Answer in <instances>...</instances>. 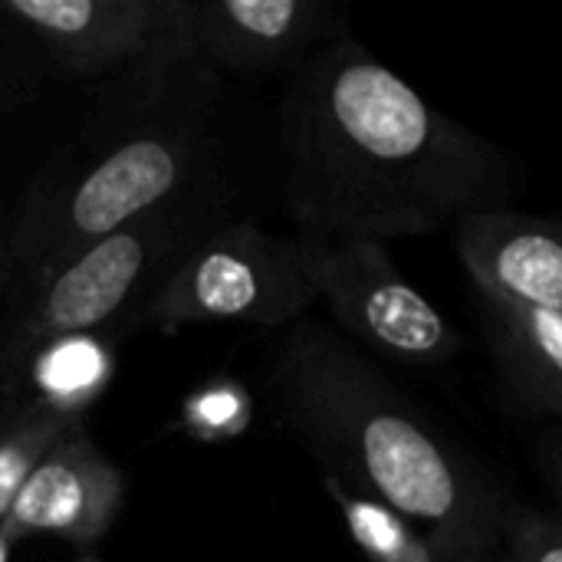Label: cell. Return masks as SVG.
<instances>
[{"instance_id":"obj_1","label":"cell","mask_w":562,"mask_h":562,"mask_svg":"<svg viewBox=\"0 0 562 562\" xmlns=\"http://www.w3.org/2000/svg\"><path fill=\"white\" fill-rule=\"evenodd\" d=\"M280 148L286 214L326 244L428 237L524 194L507 148L445 115L352 33L290 76Z\"/></svg>"},{"instance_id":"obj_2","label":"cell","mask_w":562,"mask_h":562,"mask_svg":"<svg viewBox=\"0 0 562 562\" xmlns=\"http://www.w3.org/2000/svg\"><path fill=\"white\" fill-rule=\"evenodd\" d=\"M263 382L273 415L326 477L412 520L445 560L497 557L517 501L342 333L286 326Z\"/></svg>"},{"instance_id":"obj_3","label":"cell","mask_w":562,"mask_h":562,"mask_svg":"<svg viewBox=\"0 0 562 562\" xmlns=\"http://www.w3.org/2000/svg\"><path fill=\"white\" fill-rule=\"evenodd\" d=\"M217 79L148 53L132 63L89 135L36 178L7 234L16 306L89 244L211 181Z\"/></svg>"},{"instance_id":"obj_4","label":"cell","mask_w":562,"mask_h":562,"mask_svg":"<svg viewBox=\"0 0 562 562\" xmlns=\"http://www.w3.org/2000/svg\"><path fill=\"white\" fill-rule=\"evenodd\" d=\"M214 181L198 191L132 221L128 227L89 244L59 270H53L20 306L10 333L0 342V382L20 385L23 369L53 342L95 336L132 306L151 303L181 257L224 214Z\"/></svg>"},{"instance_id":"obj_5","label":"cell","mask_w":562,"mask_h":562,"mask_svg":"<svg viewBox=\"0 0 562 562\" xmlns=\"http://www.w3.org/2000/svg\"><path fill=\"white\" fill-rule=\"evenodd\" d=\"M329 244L310 234L267 231L257 221H224L168 273L148 303L165 326L250 323L286 329L319 303Z\"/></svg>"},{"instance_id":"obj_6","label":"cell","mask_w":562,"mask_h":562,"mask_svg":"<svg viewBox=\"0 0 562 562\" xmlns=\"http://www.w3.org/2000/svg\"><path fill=\"white\" fill-rule=\"evenodd\" d=\"M346 30L323 0H165L148 56L221 72H296Z\"/></svg>"},{"instance_id":"obj_7","label":"cell","mask_w":562,"mask_h":562,"mask_svg":"<svg viewBox=\"0 0 562 562\" xmlns=\"http://www.w3.org/2000/svg\"><path fill=\"white\" fill-rule=\"evenodd\" d=\"M319 303L356 349L405 369L438 372L464 346L448 316L402 277L389 247L375 240L329 244Z\"/></svg>"},{"instance_id":"obj_8","label":"cell","mask_w":562,"mask_h":562,"mask_svg":"<svg viewBox=\"0 0 562 562\" xmlns=\"http://www.w3.org/2000/svg\"><path fill=\"white\" fill-rule=\"evenodd\" d=\"M122 501V471L79 425L63 435L33 468L0 520V537L10 547L36 533L63 537L69 543H95L112 530Z\"/></svg>"},{"instance_id":"obj_9","label":"cell","mask_w":562,"mask_h":562,"mask_svg":"<svg viewBox=\"0 0 562 562\" xmlns=\"http://www.w3.org/2000/svg\"><path fill=\"white\" fill-rule=\"evenodd\" d=\"M161 13L165 0H0L3 26L79 76L138 63L158 36Z\"/></svg>"},{"instance_id":"obj_10","label":"cell","mask_w":562,"mask_h":562,"mask_svg":"<svg viewBox=\"0 0 562 562\" xmlns=\"http://www.w3.org/2000/svg\"><path fill=\"white\" fill-rule=\"evenodd\" d=\"M451 237L474 293L562 313V217L507 207L461 221Z\"/></svg>"},{"instance_id":"obj_11","label":"cell","mask_w":562,"mask_h":562,"mask_svg":"<svg viewBox=\"0 0 562 562\" xmlns=\"http://www.w3.org/2000/svg\"><path fill=\"white\" fill-rule=\"evenodd\" d=\"M497 379L514 405L562 422V313L477 293Z\"/></svg>"},{"instance_id":"obj_12","label":"cell","mask_w":562,"mask_h":562,"mask_svg":"<svg viewBox=\"0 0 562 562\" xmlns=\"http://www.w3.org/2000/svg\"><path fill=\"white\" fill-rule=\"evenodd\" d=\"M326 491L336 501L349 537L369 562H451L438 547L392 507L326 477Z\"/></svg>"},{"instance_id":"obj_13","label":"cell","mask_w":562,"mask_h":562,"mask_svg":"<svg viewBox=\"0 0 562 562\" xmlns=\"http://www.w3.org/2000/svg\"><path fill=\"white\" fill-rule=\"evenodd\" d=\"M109 349L95 336H76L46 346L30 359L23 379H33L36 395L69 415L82 418V405H89L109 382ZM20 379V382H23Z\"/></svg>"},{"instance_id":"obj_14","label":"cell","mask_w":562,"mask_h":562,"mask_svg":"<svg viewBox=\"0 0 562 562\" xmlns=\"http://www.w3.org/2000/svg\"><path fill=\"white\" fill-rule=\"evenodd\" d=\"M79 415H69L43 398L23 402L10 418L0 425V520L10 510L13 497L33 474V468L46 458V451L79 428Z\"/></svg>"},{"instance_id":"obj_15","label":"cell","mask_w":562,"mask_h":562,"mask_svg":"<svg viewBox=\"0 0 562 562\" xmlns=\"http://www.w3.org/2000/svg\"><path fill=\"white\" fill-rule=\"evenodd\" d=\"M497 562H562V517L550 510H537L527 504H517L501 550Z\"/></svg>"},{"instance_id":"obj_16","label":"cell","mask_w":562,"mask_h":562,"mask_svg":"<svg viewBox=\"0 0 562 562\" xmlns=\"http://www.w3.org/2000/svg\"><path fill=\"white\" fill-rule=\"evenodd\" d=\"M191 425H224V428H240L244 425V395L227 389V392H207L188 408Z\"/></svg>"},{"instance_id":"obj_17","label":"cell","mask_w":562,"mask_h":562,"mask_svg":"<svg viewBox=\"0 0 562 562\" xmlns=\"http://www.w3.org/2000/svg\"><path fill=\"white\" fill-rule=\"evenodd\" d=\"M533 461H537V471L547 484V491L553 494L557 501V510L562 517V428L543 435L533 448Z\"/></svg>"},{"instance_id":"obj_18","label":"cell","mask_w":562,"mask_h":562,"mask_svg":"<svg viewBox=\"0 0 562 562\" xmlns=\"http://www.w3.org/2000/svg\"><path fill=\"white\" fill-rule=\"evenodd\" d=\"M10 296V244L7 234H0V310Z\"/></svg>"},{"instance_id":"obj_19","label":"cell","mask_w":562,"mask_h":562,"mask_svg":"<svg viewBox=\"0 0 562 562\" xmlns=\"http://www.w3.org/2000/svg\"><path fill=\"white\" fill-rule=\"evenodd\" d=\"M451 562H497V560H487V557H461V560H451Z\"/></svg>"},{"instance_id":"obj_20","label":"cell","mask_w":562,"mask_h":562,"mask_svg":"<svg viewBox=\"0 0 562 562\" xmlns=\"http://www.w3.org/2000/svg\"><path fill=\"white\" fill-rule=\"evenodd\" d=\"M7 550H10V543H7V540L0 537V562H7Z\"/></svg>"},{"instance_id":"obj_21","label":"cell","mask_w":562,"mask_h":562,"mask_svg":"<svg viewBox=\"0 0 562 562\" xmlns=\"http://www.w3.org/2000/svg\"><path fill=\"white\" fill-rule=\"evenodd\" d=\"M79 562H99L95 557H86V560H79Z\"/></svg>"}]
</instances>
